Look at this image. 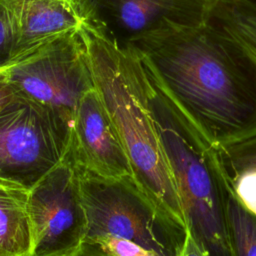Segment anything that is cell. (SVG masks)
Here are the masks:
<instances>
[{"instance_id":"1","label":"cell","mask_w":256,"mask_h":256,"mask_svg":"<svg viewBox=\"0 0 256 256\" xmlns=\"http://www.w3.org/2000/svg\"><path fill=\"white\" fill-rule=\"evenodd\" d=\"M161 83L215 146L256 133V69L207 20L135 39Z\"/></svg>"},{"instance_id":"2","label":"cell","mask_w":256,"mask_h":256,"mask_svg":"<svg viewBox=\"0 0 256 256\" xmlns=\"http://www.w3.org/2000/svg\"><path fill=\"white\" fill-rule=\"evenodd\" d=\"M134 52L139 89L174 178L186 230L208 256H232L216 147L168 94L149 60Z\"/></svg>"},{"instance_id":"3","label":"cell","mask_w":256,"mask_h":256,"mask_svg":"<svg viewBox=\"0 0 256 256\" xmlns=\"http://www.w3.org/2000/svg\"><path fill=\"white\" fill-rule=\"evenodd\" d=\"M97 91L130 161L133 179L171 221L186 229L177 187L142 98L131 46H119L86 18L79 28Z\"/></svg>"},{"instance_id":"4","label":"cell","mask_w":256,"mask_h":256,"mask_svg":"<svg viewBox=\"0 0 256 256\" xmlns=\"http://www.w3.org/2000/svg\"><path fill=\"white\" fill-rule=\"evenodd\" d=\"M77 170L86 217L83 242L116 237L159 256L179 255L186 229L162 214L133 178H104L78 167Z\"/></svg>"},{"instance_id":"5","label":"cell","mask_w":256,"mask_h":256,"mask_svg":"<svg viewBox=\"0 0 256 256\" xmlns=\"http://www.w3.org/2000/svg\"><path fill=\"white\" fill-rule=\"evenodd\" d=\"M70 136L60 115L19 97L0 112V180L29 191L63 160Z\"/></svg>"},{"instance_id":"6","label":"cell","mask_w":256,"mask_h":256,"mask_svg":"<svg viewBox=\"0 0 256 256\" xmlns=\"http://www.w3.org/2000/svg\"><path fill=\"white\" fill-rule=\"evenodd\" d=\"M18 95L60 115L72 127L82 96L94 88L79 30L8 65Z\"/></svg>"},{"instance_id":"7","label":"cell","mask_w":256,"mask_h":256,"mask_svg":"<svg viewBox=\"0 0 256 256\" xmlns=\"http://www.w3.org/2000/svg\"><path fill=\"white\" fill-rule=\"evenodd\" d=\"M32 256H74L86 233L78 170L67 152L28 192Z\"/></svg>"},{"instance_id":"8","label":"cell","mask_w":256,"mask_h":256,"mask_svg":"<svg viewBox=\"0 0 256 256\" xmlns=\"http://www.w3.org/2000/svg\"><path fill=\"white\" fill-rule=\"evenodd\" d=\"M211 0H84L85 18L107 38L126 46L142 36L207 20Z\"/></svg>"},{"instance_id":"9","label":"cell","mask_w":256,"mask_h":256,"mask_svg":"<svg viewBox=\"0 0 256 256\" xmlns=\"http://www.w3.org/2000/svg\"><path fill=\"white\" fill-rule=\"evenodd\" d=\"M68 153L78 168L104 178H133L118 132L95 88L79 101Z\"/></svg>"},{"instance_id":"10","label":"cell","mask_w":256,"mask_h":256,"mask_svg":"<svg viewBox=\"0 0 256 256\" xmlns=\"http://www.w3.org/2000/svg\"><path fill=\"white\" fill-rule=\"evenodd\" d=\"M0 12L12 39L10 64L79 30L85 19L82 8L63 0H0Z\"/></svg>"},{"instance_id":"11","label":"cell","mask_w":256,"mask_h":256,"mask_svg":"<svg viewBox=\"0 0 256 256\" xmlns=\"http://www.w3.org/2000/svg\"><path fill=\"white\" fill-rule=\"evenodd\" d=\"M28 192L0 180V256H32Z\"/></svg>"},{"instance_id":"12","label":"cell","mask_w":256,"mask_h":256,"mask_svg":"<svg viewBox=\"0 0 256 256\" xmlns=\"http://www.w3.org/2000/svg\"><path fill=\"white\" fill-rule=\"evenodd\" d=\"M207 22L233 41L256 69V0H211Z\"/></svg>"},{"instance_id":"13","label":"cell","mask_w":256,"mask_h":256,"mask_svg":"<svg viewBox=\"0 0 256 256\" xmlns=\"http://www.w3.org/2000/svg\"><path fill=\"white\" fill-rule=\"evenodd\" d=\"M224 207L232 256H256V216L237 199L226 174Z\"/></svg>"},{"instance_id":"14","label":"cell","mask_w":256,"mask_h":256,"mask_svg":"<svg viewBox=\"0 0 256 256\" xmlns=\"http://www.w3.org/2000/svg\"><path fill=\"white\" fill-rule=\"evenodd\" d=\"M220 165L228 177L256 168V133L216 147Z\"/></svg>"},{"instance_id":"15","label":"cell","mask_w":256,"mask_h":256,"mask_svg":"<svg viewBox=\"0 0 256 256\" xmlns=\"http://www.w3.org/2000/svg\"><path fill=\"white\" fill-rule=\"evenodd\" d=\"M227 178L240 203L256 216V168L244 170Z\"/></svg>"},{"instance_id":"16","label":"cell","mask_w":256,"mask_h":256,"mask_svg":"<svg viewBox=\"0 0 256 256\" xmlns=\"http://www.w3.org/2000/svg\"><path fill=\"white\" fill-rule=\"evenodd\" d=\"M85 243L95 245L108 256H159L135 242L116 237H98Z\"/></svg>"},{"instance_id":"17","label":"cell","mask_w":256,"mask_h":256,"mask_svg":"<svg viewBox=\"0 0 256 256\" xmlns=\"http://www.w3.org/2000/svg\"><path fill=\"white\" fill-rule=\"evenodd\" d=\"M19 97L21 96L18 95L10 81L8 65L0 67V112Z\"/></svg>"},{"instance_id":"18","label":"cell","mask_w":256,"mask_h":256,"mask_svg":"<svg viewBox=\"0 0 256 256\" xmlns=\"http://www.w3.org/2000/svg\"><path fill=\"white\" fill-rule=\"evenodd\" d=\"M12 55V39L10 30L0 12V67L10 64Z\"/></svg>"},{"instance_id":"19","label":"cell","mask_w":256,"mask_h":256,"mask_svg":"<svg viewBox=\"0 0 256 256\" xmlns=\"http://www.w3.org/2000/svg\"><path fill=\"white\" fill-rule=\"evenodd\" d=\"M178 256H208V254L199 246L191 233L186 230L185 239Z\"/></svg>"},{"instance_id":"20","label":"cell","mask_w":256,"mask_h":256,"mask_svg":"<svg viewBox=\"0 0 256 256\" xmlns=\"http://www.w3.org/2000/svg\"><path fill=\"white\" fill-rule=\"evenodd\" d=\"M74 256H108L95 245L83 242L80 249Z\"/></svg>"},{"instance_id":"21","label":"cell","mask_w":256,"mask_h":256,"mask_svg":"<svg viewBox=\"0 0 256 256\" xmlns=\"http://www.w3.org/2000/svg\"><path fill=\"white\" fill-rule=\"evenodd\" d=\"M63 1H65L67 3H70V4L74 5V6L82 8V3H83L84 0H63Z\"/></svg>"}]
</instances>
